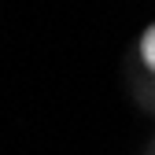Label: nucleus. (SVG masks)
<instances>
[{"label": "nucleus", "mask_w": 155, "mask_h": 155, "mask_svg": "<svg viewBox=\"0 0 155 155\" xmlns=\"http://www.w3.org/2000/svg\"><path fill=\"white\" fill-rule=\"evenodd\" d=\"M137 52H140V63H144V70L155 78V22H148V30L140 33V45H137Z\"/></svg>", "instance_id": "1"}]
</instances>
